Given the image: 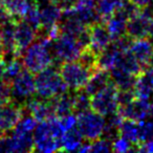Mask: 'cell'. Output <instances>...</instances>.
<instances>
[{"label": "cell", "instance_id": "25", "mask_svg": "<svg viewBox=\"0 0 153 153\" xmlns=\"http://www.w3.org/2000/svg\"><path fill=\"white\" fill-rule=\"evenodd\" d=\"M124 0H99L97 2V11L103 22H105L122 4Z\"/></svg>", "mask_w": 153, "mask_h": 153}, {"label": "cell", "instance_id": "26", "mask_svg": "<svg viewBox=\"0 0 153 153\" xmlns=\"http://www.w3.org/2000/svg\"><path fill=\"white\" fill-rule=\"evenodd\" d=\"M72 98H74V112H76V114L91 109L90 108L91 97L85 91L84 88L74 90V92L72 94Z\"/></svg>", "mask_w": 153, "mask_h": 153}, {"label": "cell", "instance_id": "11", "mask_svg": "<svg viewBox=\"0 0 153 153\" xmlns=\"http://www.w3.org/2000/svg\"><path fill=\"white\" fill-rule=\"evenodd\" d=\"M117 112L123 117V119L132 120L135 122L146 120L150 113V100L135 98L127 105L120 106Z\"/></svg>", "mask_w": 153, "mask_h": 153}, {"label": "cell", "instance_id": "28", "mask_svg": "<svg viewBox=\"0 0 153 153\" xmlns=\"http://www.w3.org/2000/svg\"><path fill=\"white\" fill-rule=\"evenodd\" d=\"M22 19L25 20L30 25H32L38 32V30L40 28V9L32 0H30V7Z\"/></svg>", "mask_w": 153, "mask_h": 153}, {"label": "cell", "instance_id": "17", "mask_svg": "<svg viewBox=\"0 0 153 153\" xmlns=\"http://www.w3.org/2000/svg\"><path fill=\"white\" fill-rule=\"evenodd\" d=\"M129 51L140 62L144 69L148 67L149 61L153 55V44L149 39L142 38L132 40L129 47Z\"/></svg>", "mask_w": 153, "mask_h": 153}, {"label": "cell", "instance_id": "38", "mask_svg": "<svg viewBox=\"0 0 153 153\" xmlns=\"http://www.w3.org/2000/svg\"><path fill=\"white\" fill-rule=\"evenodd\" d=\"M148 38H149V40H150L151 42H152V44H153V23H152V26H151V28H150V32H149Z\"/></svg>", "mask_w": 153, "mask_h": 153}, {"label": "cell", "instance_id": "4", "mask_svg": "<svg viewBox=\"0 0 153 153\" xmlns=\"http://www.w3.org/2000/svg\"><path fill=\"white\" fill-rule=\"evenodd\" d=\"M59 72L67 87L71 90H79L85 87L88 80L97 69L89 67L80 60L65 61L60 64Z\"/></svg>", "mask_w": 153, "mask_h": 153}, {"label": "cell", "instance_id": "23", "mask_svg": "<svg viewBox=\"0 0 153 153\" xmlns=\"http://www.w3.org/2000/svg\"><path fill=\"white\" fill-rule=\"evenodd\" d=\"M15 21L22 19L30 7V0H0Z\"/></svg>", "mask_w": 153, "mask_h": 153}, {"label": "cell", "instance_id": "8", "mask_svg": "<svg viewBox=\"0 0 153 153\" xmlns=\"http://www.w3.org/2000/svg\"><path fill=\"white\" fill-rule=\"evenodd\" d=\"M12 100L19 104L25 105V103L33 98L36 94L34 74L24 68L17 76L11 81Z\"/></svg>", "mask_w": 153, "mask_h": 153}, {"label": "cell", "instance_id": "31", "mask_svg": "<svg viewBox=\"0 0 153 153\" xmlns=\"http://www.w3.org/2000/svg\"><path fill=\"white\" fill-rule=\"evenodd\" d=\"M112 151V143L106 138H98L90 142V152H110Z\"/></svg>", "mask_w": 153, "mask_h": 153}, {"label": "cell", "instance_id": "3", "mask_svg": "<svg viewBox=\"0 0 153 153\" xmlns=\"http://www.w3.org/2000/svg\"><path fill=\"white\" fill-rule=\"evenodd\" d=\"M36 94L41 99H53L68 90L67 85L62 79L59 68L51 65L37 72L35 76Z\"/></svg>", "mask_w": 153, "mask_h": 153}, {"label": "cell", "instance_id": "22", "mask_svg": "<svg viewBox=\"0 0 153 153\" xmlns=\"http://www.w3.org/2000/svg\"><path fill=\"white\" fill-rule=\"evenodd\" d=\"M53 104V110H55L56 117H61L64 115L71 114L74 112V98L72 94H68L67 91L64 94L57 96L51 99Z\"/></svg>", "mask_w": 153, "mask_h": 153}, {"label": "cell", "instance_id": "35", "mask_svg": "<svg viewBox=\"0 0 153 153\" xmlns=\"http://www.w3.org/2000/svg\"><path fill=\"white\" fill-rule=\"evenodd\" d=\"M132 3L138 7L140 9H145V7H148L150 5V3L152 2L153 0H130Z\"/></svg>", "mask_w": 153, "mask_h": 153}, {"label": "cell", "instance_id": "12", "mask_svg": "<svg viewBox=\"0 0 153 153\" xmlns=\"http://www.w3.org/2000/svg\"><path fill=\"white\" fill-rule=\"evenodd\" d=\"M37 39V30L25 20L20 19L16 22L15 27V45L16 51L19 57L23 51Z\"/></svg>", "mask_w": 153, "mask_h": 153}, {"label": "cell", "instance_id": "13", "mask_svg": "<svg viewBox=\"0 0 153 153\" xmlns=\"http://www.w3.org/2000/svg\"><path fill=\"white\" fill-rule=\"evenodd\" d=\"M24 107L28 111V113L36 119V121L38 123L39 122L47 121V120L56 117L51 99L37 100V99L30 98L26 102V106L24 105Z\"/></svg>", "mask_w": 153, "mask_h": 153}, {"label": "cell", "instance_id": "18", "mask_svg": "<svg viewBox=\"0 0 153 153\" xmlns=\"http://www.w3.org/2000/svg\"><path fill=\"white\" fill-rule=\"evenodd\" d=\"M110 82H111V76L109 70L98 68L92 74V76H90V79L88 80L84 89L91 97L94 94H97L98 91H100L101 89H103L104 87H106Z\"/></svg>", "mask_w": 153, "mask_h": 153}, {"label": "cell", "instance_id": "39", "mask_svg": "<svg viewBox=\"0 0 153 153\" xmlns=\"http://www.w3.org/2000/svg\"><path fill=\"white\" fill-rule=\"evenodd\" d=\"M149 115L153 117V100L150 101V113H149Z\"/></svg>", "mask_w": 153, "mask_h": 153}, {"label": "cell", "instance_id": "2", "mask_svg": "<svg viewBox=\"0 0 153 153\" xmlns=\"http://www.w3.org/2000/svg\"><path fill=\"white\" fill-rule=\"evenodd\" d=\"M21 55L24 68L36 74L51 65H55L53 53V40L47 38H37Z\"/></svg>", "mask_w": 153, "mask_h": 153}, {"label": "cell", "instance_id": "21", "mask_svg": "<svg viewBox=\"0 0 153 153\" xmlns=\"http://www.w3.org/2000/svg\"><path fill=\"white\" fill-rule=\"evenodd\" d=\"M83 135L80 132L78 126L67 130L63 133L61 137V148L60 151L65 152H71V151H78L79 147L83 143Z\"/></svg>", "mask_w": 153, "mask_h": 153}, {"label": "cell", "instance_id": "34", "mask_svg": "<svg viewBox=\"0 0 153 153\" xmlns=\"http://www.w3.org/2000/svg\"><path fill=\"white\" fill-rule=\"evenodd\" d=\"M137 151H140V152H153V138H151L147 143L138 145Z\"/></svg>", "mask_w": 153, "mask_h": 153}, {"label": "cell", "instance_id": "9", "mask_svg": "<svg viewBox=\"0 0 153 153\" xmlns=\"http://www.w3.org/2000/svg\"><path fill=\"white\" fill-rule=\"evenodd\" d=\"M152 23L153 13L148 11L147 7L140 9L135 16H133L128 20L127 27H126V35L132 40L148 38Z\"/></svg>", "mask_w": 153, "mask_h": 153}, {"label": "cell", "instance_id": "7", "mask_svg": "<svg viewBox=\"0 0 153 153\" xmlns=\"http://www.w3.org/2000/svg\"><path fill=\"white\" fill-rule=\"evenodd\" d=\"M117 94H119V89L111 81L106 87L91 96L90 108L104 117L117 112L119 109Z\"/></svg>", "mask_w": 153, "mask_h": 153}, {"label": "cell", "instance_id": "33", "mask_svg": "<svg viewBox=\"0 0 153 153\" xmlns=\"http://www.w3.org/2000/svg\"><path fill=\"white\" fill-rule=\"evenodd\" d=\"M78 0H53V2L57 5L62 11H67L76 5Z\"/></svg>", "mask_w": 153, "mask_h": 153}, {"label": "cell", "instance_id": "6", "mask_svg": "<svg viewBox=\"0 0 153 153\" xmlns=\"http://www.w3.org/2000/svg\"><path fill=\"white\" fill-rule=\"evenodd\" d=\"M76 117H78L76 126L83 135L84 140L92 142L102 136L105 127L104 115L96 112L92 109H89L79 113Z\"/></svg>", "mask_w": 153, "mask_h": 153}, {"label": "cell", "instance_id": "19", "mask_svg": "<svg viewBox=\"0 0 153 153\" xmlns=\"http://www.w3.org/2000/svg\"><path fill=\"white\" fill-rule=\"evenodd\" d=\"M111 81L114 83L119 90H130L133 89L134 84H135L136 76L126 71L125 69L121 67L114 66L110 70Z\"/></svg>", "mask_w": 153, "mask_h": 153}, {"label": "cell", "instance_id": "30", "mask_svg": "<svg viewBox=\"0 0 153 153\" xmlns=\"http://www.w3.org/2000/svg\"><path fill=\"white\" fill-rule=\"evenodd\" d=\"M112 151L119 153L129 152V151H137V146H134L128 140L122 137V136H119L117 140H114L112 142Z\"/></svg>", "mask_w": 153, "mask_h": 153}, {"label": "cell", "instance_id": "5", "mask_svg": "<svg viewBox=\"0 0 153 153\" xmlns=\"http://www.w3.org/2000/svg\"><path fill=\"white\" fill-rule=\"evenodd\" d=\"M51 48L55 57V63L78 59L82 51L85 49L76 37L62 32L55 40H53Z\"/></svg>", "mask_w": 153, "mask_h": 153}, {"label": "cell", "instance_id": "14", "mask_svg": "<svg viewBox=\"0 0 153 153\" xmlns=\"http://www.w3.org/2000/svg\"><path fill=\"white\" fill-rule=\"evenodd\" d=\"M89 30V47L99 55L101 51H103L109 44L111 43L112 39L107 30L104 22H98L92 25L88 26Z\"/></svg>", "mask_w": 153, "mask_h": 153}, {"label": "cell", "instance_id": "16", "mask_svg": "<svg viewBox=\"0 0 153 153\" xmlns=\"http://www.w3.org/2000/svg\"><path fill=\"white\" fill-rule=\"evenodd\" d=\"M39 9H40V28L37 32V35L44 34L51 27L58 25L63 12L53 2Z\"/></svg>", "mask_w": 153, "mask_h": 153}, {"label": "cell", "instance_id": "1", "mask_svg": "<svg viewBox=\"0 0 153 153\" xmlns=\"http://www.w3.org/2000/svg\"><path fill=\"white\" fill-rule=\"evenodd\" d=\"M63 133L64 131L60 125L58 117L39 122L33 131L34 151L45 153L60 151Z\"/></svg>", "mask_w": 153, "mask_h": 153}, {"label": "cell", "instance_id": "27", "mask_svg": "<svg viewBox=\"0 0 153 153\" xmlns=\"http://www.w3.org/2000/svg\"><path fill=\"white\" fill-rule=\"evenodd\" d=\"M23 69L24 66L22 64V61L20 60V58H15V59L4 63V68H3L2 74H1L0 78H2L5 81L11 83L12 80L15 76H17Z\"/></svg>", "mask_w": 153, "mask_h": 153}, {"label": "cell", "instance_id": "29", "mask_svg": "<svg viewBox=\"0 0 153 153\" xmlns=\"http://www.w3.org/2000/svg\"><path fill=\"white\" fill-rule=\"evenodd\" d=\"M138 137L140 144H144L153 138V122L152 121H143L138 122Z\"/></svg>", "mask_w": 153, "mask_h": 153}, {"label": "cell", "instance_id": "15", "mask_svg": "<svg viewBox=\"0 0 153 153\" xmlns=\"http://www.w3.org/2000/svg\"><path fill=\"white\" fill-rule=\"evenodd\" d=\"M72 10L79 19L87 26L103 22L97 11L96 0H78Z\"/></svg>", "mask_w": 153, "mask_h": 153}, {"label": "cell", "instance_id": "24", "mask_svg": "<svg viewBox=\"0 0 153 153\" xmlns=\"http://www.w3.org/2000/svg\"><path fill=\"white\" fill-rule=\"evenodd\" d=\"M120 136L128 140L134 146H138L140 145L138 122L128 119H123L121 125H120Z\"/></svg>", "mask_w": 153, "mask_h": 153}, {"label": "cell", "instance_id": "36", "mask_svg": "<svg viewBox=\"0 0 153 153\" xmlns=\"http://www.w3.org/2000/svg\"><path fill=\"white\" fill-rule=\"evenodd\" d=\"M32 1L35 4L38 5L39 7H44V5L49 4V3L53 2V0H32Z\"/></svg>", "mask_w": 153, "mask_h": 153}, {"label": "cell", "instance_id": "10", "mask_svg": "<svg viewBox=\"0 0 153 153\" xmlns=\"http://www.w3.org/2000/svg\"><path fill=\"white\" fill-rule=\"evenodd\" d=\"M25 107L13 100L0 104V130L10 132L24 114Z\"/></svg>", "mask_w": 153, "mask_h": 153}, {"label": "cell", "instance_id": "20", "mask_svg": "<svg viewBox=\"0 0 153 153\" xmlns=\"http://www.w3.org/2000/svg\"><path fill=\"white\" fill-rule=\"evenodd\" d=\"M127 22H128V19L119 11V10H117V11L104 22L112 40L126 35Z\"/></svg>", "mask_w": 153, "mask_h": 153}, {"label": "cell", "instance_id": "32", "mask_svg": "<svg viewBox=\"0 0 153 153\" xmlns=\"http://www.w3.org/2000/svg\"><path fill=\"white\" fill-rule=\"evenodd\" d=\"M59 119V123L61 125L63 131H67V130L74 128V126H76V121H78V117L76 115H74V113L68 115H64V117H58Z\"/></svg>", "mask_w": 153, "mask_h": 153}, {"label": "cell", "instance_id": "37", "mask_svg": "<svg viewBox=\"0 0 153 153\" xmlns=\"http://www.w3.org/2000/svg\"><path fill=\"white\" fill-rule=\"evenodd\" d=\"M3 68H4V61H3V49L0 45V76L2 74Z\"/></svg>", "mask_w": 153, "mask_h": 153}]
</instances>
